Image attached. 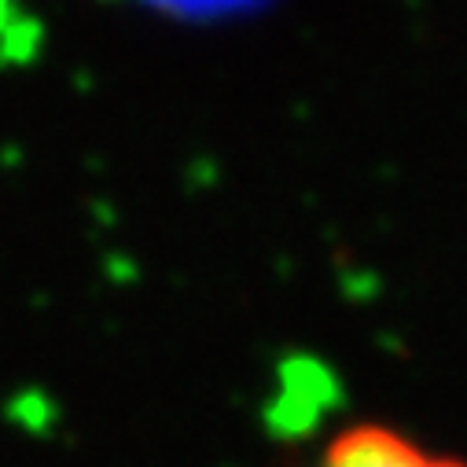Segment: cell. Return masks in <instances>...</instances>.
<instances>
[{
	"instance_id": "2",
	"label": "cell",
	"mask_w": 467,
	"mask_h": 467,
	"mask_svg": "<svg viewBox=\"0 0 467 467\" xmlns=\"http://www.w3.org/2000/svg\"><path fill=\"white\" fill-rule=\"evenodd\" d=\"M166 5H177V8H228V5H240V0H166Z\"/></svg>"
},
{
	"instance_id": "1",
	"label": "cell",
	"mask_w": 467,
	"mask_h": 467,
	"mask_svg": "<svg viewBox=\"0 0 467 467\" xmlns=\"http://www.w3.org/2000/svg\"><path fill=\"white\" fill-rule=\"evenodd\" d=\"M317 467H467L456 456L434 452L394 427L361 423L342 431L320 456Z\"/></svg>"
}]
</instances>
